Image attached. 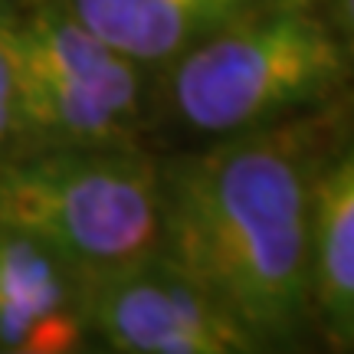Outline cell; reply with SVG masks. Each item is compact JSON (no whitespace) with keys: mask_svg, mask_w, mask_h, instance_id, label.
<instances>
[{"mask_svg":"<svg viewBox=\"0 0 354 354\" xmlns=\"http://www.w3.org/2000/svg\"><path fill=\"white\" fill-rule=\"evenodd\" d=\"M86 279L46 246L0 230V351L66 354L86 342Z\"/></svg>","mask_w":354,"mask_h":354,"instance_id":"cell-6","label":"cell"},{"mask_svg":"<svg viewBox=\"0 0 354 354\" xmlns=\"http://www.w3.org/2000/svg\"><path fill=\"white\" fill-rule=\"evenodd\" d=\"M348 56L338 33L302 0H263L177 56L171 99L203 135L276 125L342 86Z\"/></svg>","mask_w":354,"mask_h":354,"instance_id":"cell-3","label":"cell"},{"mask_svg":"<svg viewBox=\"0 0 354 354\" xmlns=\"http://www.w3.org/2000/svg\"><path fill=\"white\" fill-rule=\"evenodd\" d=\"M322 158L305 125L276 122L161 167L158 256L269 354H289L312 322L305 240Z\"/></svg>","mask_w":354,"mask_h":354,"instance_id":"cell-1","label":"cell"},{"mask_svg":"<svg viewBox=\"0 0 354 354\" xmlns=\"http://www.w3.org/2000/svg\"><path fill=\"white\" fill-rule=\"evenodd\" d=\"M0 230L46 246L82 279L145 263L161 246V165L125 145L3 158Z\"/></svg>","mask_w":354,"mask_h":354,"instance_id":"cell-2","label":"cell"},{"mask_svg":"<svg viewBox=\"0 0 354 354\" xmlns=\"http://www.w3.org/2000/svg\"><path fill=\"white\" fill-rule=\"evenodd\" d=\"M17 138V82H13V43L10 24L0 20V161Z\"/></svg>","mask_w":354,"mask_h":354,"instance_id":"cell-9","label":"cell"},{"mask_svg":"<svg viewBox=\"0 0 354 354\" xmlns=\"http://www.w3.org/2000/svg\"><path fill=\"white\" fill-rule=\"evenodd\" d=\"M82 315L88 335L115 354H269L161 256L86 279Z\"/></svg>","mask_w":354,"mask_h":354,"instance_id":"cell-5","label":"cell"},{"mask_svg":"<svg viewBox=\"0 0 354 354\" xmlns=\"http://www.w3.org/2000/svg\"><path fill=\"white\" fill-rule=\"evenodd\" d=\"M17 135L46 148H112L141 105V69L102 43L69 7L10 24Z\"/></svg>","mask_w":354,"mask_h":354,"instance_id":"cell-4","label":"cell"},{"mask_svg":"<svg viewBox=\"0 0 354 354\" xmlns=\"http://www.w3.org/2000/svg\"><path fill=\"white\" fill-rule=\"evenodd\" d=\"M308 312L335 354L354 342V161L348 148L322 158L308 201Z\"/></svg>","mask_w":354,"mask_h":354,"instance_id":"cell-7","label":"cell"},{"mask_svg":"<svg viewBox=\"0 0 354 354\" xmlns=\"http://www.w3.org/2000/svg\"><path fill=\"white\" fill-rule=\"evenodd\" d=\"M263 0H69V10L131 63H165Z\"/></svg>","mask_w":354,"mask_h":354,"instance_id":"cell-8","label":"cell"},{"mask_svg":"<svg viewBox=\"0 0 354 354\" xmlns=\"http://www.w3.org/2000/svg\"><path fill=\"white\" fill-rule=\"evenodd\" d=\"M0 354H33V351H0ZM66 354H115V351H109V348H102V351H82V348H76V351H66Z\"/></svg>","mask_w":354,"mask_h":354,"instance_id":"cell-10","label":"cell"}]
</instances>
